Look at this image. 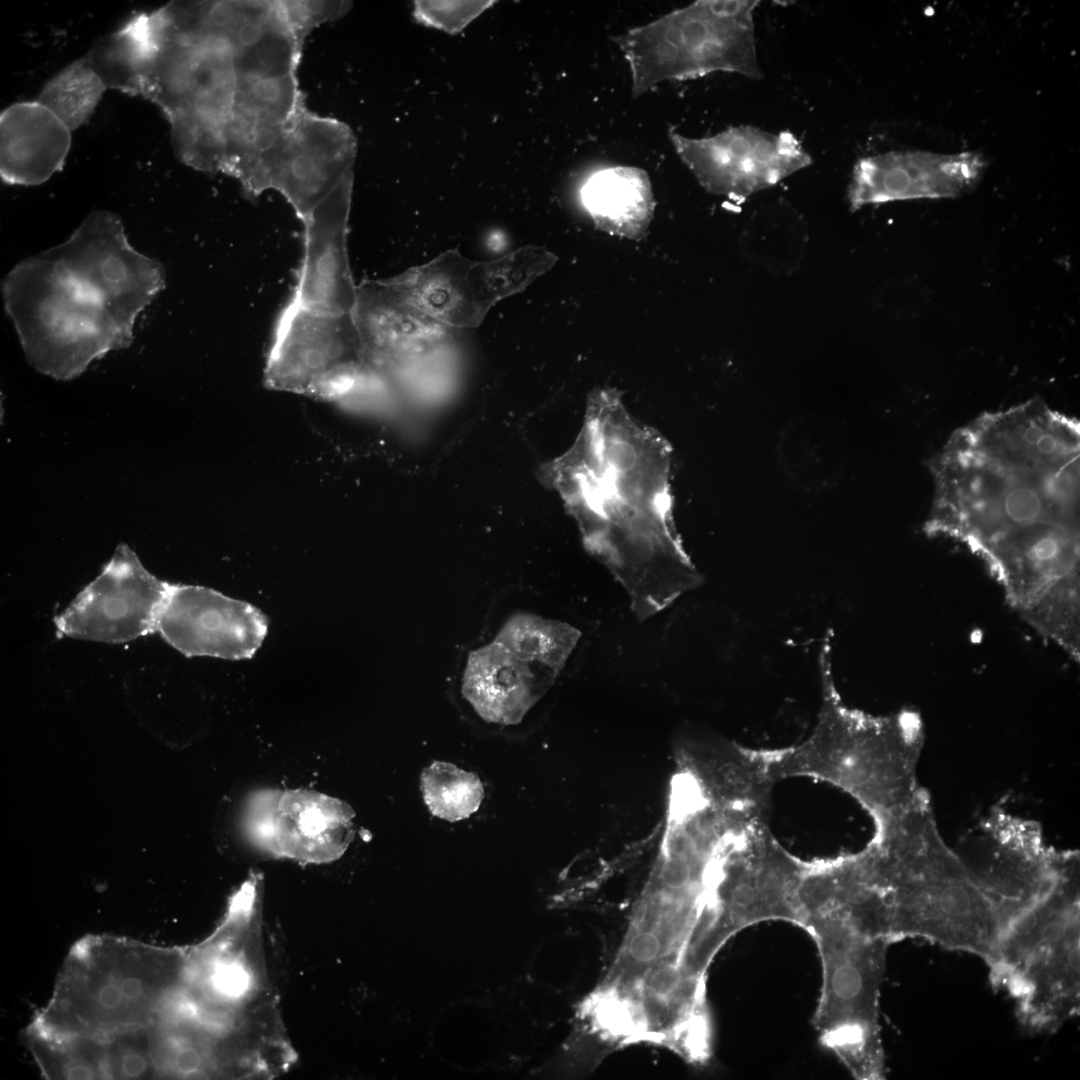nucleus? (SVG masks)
I'll return each instance as SVG.
<instances>
[{"instance_id": "nucleus-16", "label": "nucleus", "mask_w": 1080, "mask_h": 1080, "mask_svg": "<svg viewBox=\"0 0 1080 1080\" xmlns=\"http://www.w3.org/2000/svg\"><path fill=\"white\" fill-rule=\"evenodd\" d=\"M169 587L121 544L96 579L54 618L57 632L113 644L157 632Z\"/></svg>"}, {"instance_id": "nucleus-27", "label": "nucleus", "mask_w": 1080, "mask_h": 1080, "mask_svg": "<svg viewBox=\"0 0 1080 1080\" xmlns=\"http://www.w3.org/2000/svg\"><path fill=\"white\" fill-rule=\"evenodd\" d=\"M156 49L154 13L142 12L98 38L84 57L106 89L134 96L141 94Z\"/></svg>"}, {"instance_id": "nucleus-30", "label": "nucleus", "mask_w": 1080, "mask_h": 1080, "mask_svg": "<svg viewBox=\"0 0 1080 1080\" xmlns=\"http://www.w3.org/2000/svg\"><path fill=\"white\" fill-rule=\"evenodd\" d=\"M420 789L431 815L451 823L470 818L485 796L476 773L446 761H434L422 770Z\"/></svg>"}, {"instance_id": "nucleus-10", "label": "nucleus", "mask_w": 1080, "mask_h": 1080, "mask_svg": "<svg viewBox=\"0 0 1080 1080\" xmlns=\"http://www.w3.org/2000/svg\"><path fill=\"white\" fill-rule=\"evenodd\" d=\"M807 865L778 842L766 822L741 835L715 869L689 942L690 962L706 970L729 937L761 922L802 927L799 890Z\"/></svg>"}, {"instance_id": "nucleus-24", "label": "nucleus", "mask_w": 1080, "mask_h": 1080, "mask_svg": "<svg viewBox=\"0 0 1080 1080\" xmlns=\"http://www.w3.org/2000/svg\"><path fill=\"white\" fill-rule=\"evenodd\" d=\"M71 130L39 101L16 102L0 114V174L5 183L33 186L60 171Z\"/></svg>"}, {"instance_id": "nucleus-31", "label": "nucleus", "mask_w": 1080, "mask_h": 1080, "mask_svg": "<svg viewBox=\"0 0 1080 1080\" xmlns=\"http://www.w3.org/2000/svg\"><path fill=\"white\" fill-rule=\"evenodd\" d=\"M105 90L98 75L82 57L53 76L36 100L73 131L89 119Z\"/></svg>"}, {"instance_id": "nucleus-33", "label": "nucleus", "mask_w": 1080, "mask_h": 1080, "mask_svg": "<svg viewBox=\"0 0 1080 1080\" xmlns=\"http://www.w3.org/2000/svg\"><path fill=\"white\" fill-rule=\"evenodd\" d=\"M421 4L417 5L416 10L418 16L420 15L419 18L436 26L442 19L447 17L440 27L453 31L461 29L473 16H476L481 6H487L486 2L484 4L480 2L475 4L470 2H422Z\"/></svg>"}, {"instance_id": "nucleus-19", "label": "nucleus", "mask_w": 1080, "mask_h": 1080, "mask_svg": "<svg viewBox=\"0 0 1080 1080\" xmlns=\"http://www.w3.org/2000/svg\"><path fill=\"white\" fill-rule=\"evenodd\" d=\"M983 157L966 151L942 154L889 151L859 159L847 190L852 211L895 201L956 197L982 174Z\"/></svg>"}, {"instance_id": "nucleus-14", "label": "nucleus", "mask_w": 1080, "mask_h": 1080, "mask_svg": "<svg viewBox=\"0 0 1080 1080\" xmlns=\"http://www.w3.org/2000/svg\"><path fill=\"white\" fill-rule=\"evenodd\" d=\"M668 138L706 191L731 200L775 186L811 164V156L789 131L740 125L709 137L692 138L670 128Z\"/></svg>"}, {"instance_id": "nucleus-32", "label": "nucleus", "mask_w": 1080, "mask_h": 1080, "mask_svg": "<svg viewBox=\"0 0 1080 1080\" xmlns=\"http://www.w3.org/2000/svg\"><path fill=\"white\" fill-rule=\"evenodd\" d=\"M304 101L297 74L278 80H237L233 109L287 123Z\"/></svg>"}, {"instance_id": "nucleus-25", "label": "nucleus", "mask_w": 1080, "mask_h": 1080, "mask_svg": "<svg viewBox=\"0 0 1080 1080\" xmlns=\"http://www.w3.org/2000/svg\"><path fill=\"white\" fill-rule=\"evenodd\" d=\"M473 261L458 249L410 268L391 282L427 316L452 329L480 325L488 310L474 282Z\"/></svg>"}, {"instance_id": "nucleus-18", "label": "nucleus", "mask_w": 1080, "mask_h": 1080, "mask_svg": "<svg viewBox=\"0 0 1080 1080\" xmlns=\"http://www.w3.org/2000/svg\"><path fill=\"white\" fill-rule=\"evenodd\" d=\"M558 676V672L521 659L488 637L463 656L455 695L472 722L496 733L518 726Z\"/></svg>"}, {"instance_id": "nucleus-4", "label": "nucleus", "mask_w": 1080, "mask_h": 1080, "mask_svg": "<svg viewBox=\"0 0 1080 1080\" xmlns=\"http://www.w3.org/2000/svg\"><path fill=\"white\" fill-rule=\"evenodd\" d=\"M822 704L817 723L802 743L773 749V778L810 777L850 795L869 814L874 831L908 808L923 787L917 769L924 732L916 713L872 716L839 696L827 644L820 653Z\"/></svg>"}, {"instance_id": "nucleus-5", "label": "nucleus", "mask_w": 1080, "mask_h": 1080, "mask_svg": "<svg viewBox=\"0 0 1080 1080\" xmlns=\"http://www.w3.org/2000/svg\"><path fill=\"white\" fill-rule=\"evenodd\" d=\"M867 844L891 888L895 942L920 938L985 963L991 959L999 922L943 839L925 788Z\"/></svg>"}, {"instance_id": "nucleus-28", "label": "nucleus", "mask_w": 1080, "mask_h": 1080, "mask_svg": "<svg viewBox=\"0 0 1080 1080\" xmlns=\"http://www.w3.org/2000/svg\"><path fill=\"white\" fill-rule=\"evenodd\" d=\"M489 637L519 658L561 673L580 633L561 620L518 611L495 624Z\"/></svg>"}, {"instance_id": "nucleus-15", "label": "nucleus", "mask_w": 1080, "mask_h": 1080, "mask_svg": "<svg viewBox=\"0 0 1080 1080\" xmlns=\"http://www.w3.org/2000/svg\"><path fill=\"white\" fill-rule=\"evenodd\" d=\"M71 273L90 284L122 324L135 320L165 286L164 269L129 243L120 218L93 211L64 243L49 249Z\"/></svg>"}, {"instance_id": "nucleus-11", "label": "nucleus", "mask_w": 1080, "mask_h": 1080, "mask_svg": "<svg viewBox=\"0 0 1080 1080\" xmlns=\"http://www.w3.org/2000/svg\"><path fill=\"white\" fill-rule=\"evenodd\" d=\"M268 388L349 402L384 393L353 314H334L292 300L280 312L264 369Z\"/></svg>"}, {"instance_id": "nucleus-29", "label": "nucleus", "mask_w": 1080, "mask_h": 1080, "mask_svg": "<svg viewBox=\"0 0 1080 1080\" xmlns=\"http://www.w3.org/2000/svg\"><path fill=\"white\" fill-rule=\"evenodd\" d=\"M545 247L526 245L490 261L473 262L472 274L488 310L498 301L524 291L557 262Z\"/></svg>"}, {"instance_id": "nucleus-23", "label": "nucleus", "mask_w": 1080, "mask_h": 1080, "mask_svg": "<svg viewBox=\"0 0 1080 1080\" xmlns=\"http://www.w3.org/2000/svg\"><path fill=\"white\" fill-rule=\"evenodd\" d=\"M772 749L737 744L694 746L684 754V771L713 804L765 818L776 780L770 771Z\"/></svg>"}, {"instance_id": "nucleus-3", "label": "nucleus", "mask_w": 1080, "mask_h": 1080, "mask_svg": "<svg viewBox=\"0 0 1080 1080\" xmlns=\"http://www.w3.org/2000/svg\"><path fill=\"white\" fill-rule=\"evenodd\" d=\"M188 962L189 950L106 935L78 941L30 1026L31 1042L97 1044L161 1030L185 987Z\"/></svg>"}, {"instance_id": "nucleus-22", "label": "nucleus", "mask_w": 1080, "mask_h": 1080, "mask_svg": "<svg viewBox=\"0 0 1080 1080\" xmlns=\"http://www.w3.org/2000/svg\"><path fill=\"white\" fill-rule=\"evenodd\" d=\"M352 186L351 170L302 221L304 255L290 300L304 307L334 314L353 313L357 285L347 251Z\"/></svg>"}, {"instance_id": "nucleus-8", "label": "nucleus", "mask_w": 1080, "mask_h": 1080, "mask_svg": "<svg viewBox=\"0 0 1080 1080\" xmlns=\"http://www.w3.org/2000/svg\"><path fill=\"white\" fill-rule=\"evenodd\" d=\"M759 1L697 0L612 37L631 72L637 98L669 80L716 72L760 79L754 12Z\"/></svg>"}, {"instance_id": "nucleus-26", "label": "nucleus", "mask_w": 1080, "mask_h": 1080, "mask_svg": "<svg viewBox=\"0 0 1080 1080\" xmlns=\"http://www.w3.org/2000/svg\"><path fill=\"white\" fill-rule=\"evenodd\" d=\"M581 199L597 229L634 241L647 237L656 202L642 168L615 166L594 173L584 184Z\"/></svg>"}, {"instance_id": "nucleus-20", "label": "nucleus", "mask_w": 1080, "mask_h": 1080, "mask_svg": "<svg viewBox=\"0 0 1080 1080\" xmlns=\"http://www.w3.org/2000/svg\"><path fill=\"white\" fill-rule=\"evenodd\" d=\"M355 813L345 802L311 790L268 792L252 812L255 837L272 853L304 862L340 857L353 838Z\"/></svg>"}, {"instance_id": "nucleus-1", "label": "nucleus", "mask_w": 1080, "mask_h": 1080, "mask_svg": "<svg viewBox=\"0 0 1080 1080\" xmlns=\"http://www.w3.org/2000/svg\"><path fill=\"white\" fill-rule=\"evenodd\" d=\"M926 528L1030 582L1076 574L1080 422L1032 398L955 430L929 463Z\"/></svg>"}, {"instance_id": "nucleus-7", "label": "nucleus", "mask_w": 1080, "mask_h": 1080, "mask_svg": "<svg viewBox=\"0 0 1080 1080\" xmlns=\"http://www.w3.org/2000/svg\"><path fill=\"white\" fill-rule=\"evenodd\" d=\"M3 297L28 361L58 380L80 375L93 360L127 347L133 338L49 250L6 275Z\"/></svg>"}, {"instance_id": "nucleus-2", "label": "nucleus", "mask_w": 1080, "mask_h": 1080, "mask_svg": "<svg viewBox=\"0 0 1080 1080\" xmlns=\"http://www.w3.org/2000/svg\"><path fill=\"white\" fill-rule=\"evenodd\" d=\"M671 446L638 421L614 387L593 389L574 443L543 464L583 544L623 585L641 618L701 582L672 513Z\"/></svg>"}, {"instance_id": "nucleus-6", "label": "nucleus", "mask_w": 1080, "mask_h": 1080, "mask_svg": "<svg viewBox=\"0 0 1080 1080\" xmlns=\"http://www.w3.org/2000/svg\"><path fill=\"white\" fill-rule=\"evenodd\" d=\"M1079 862L1078 852L1039 901L1002 927L986 964L1032 1033H1054L1080 1011Z\"/></svg>"}, {"instance_id": "nucleus-9", "label": "nucleus", "mask_w": 1080, "mask_h": 1080, "mask_svg": "<svg viewBox=\"0 0 1080 1080\" xmlns=\"http://www.w3.org/2000/svg\"><path fill=\"white\" fill-rule=\"evenodd\" d=\"M803 928L814 939L822 966L813 1017L820 1042L854 1078H885L879 1006L891 943L833 917L810 918Z\"/></svg>"}, {"instance_id": "nucleus-13", "label": "nucleus", "mask_w": 1080, "mask_h": 1080, "mask_svg": "<svg viewBox=\"0 0 1080 1080\" xmlns=\"http://www.w3.org/2000/svg\"><path fill=\"white\" fill-rule=\"evenodd\" d=\"M355 151L346 124L313 113L304 101L282 137L240 184L251 197L278 191L303 221L352 170Z\"/></svg>"}, {"instance_id": "nucleus-21", "label": "nucleus", "mask_w": 1080, "mask_h": 1080, "mask_svg": "<svg viewBox=\"0 0 1080 1080\" xmlns=\"http://www.w3.org/2000/svg\"><path fill=\"white\" fill-rule=\"evenodd\" d=\"M352 314L370 366L388 385L409 363L447 343L454 331L420 311L390 278L357 285Z\"/></svg>"}, {"instance_id": "nucleus-17", "label": "nucleus", "mask_w": 1080, "mask_h": 1080, "mask_svg": "<svg viewBox=\"0 0 1080 1080\" xmlns=\"http://www.w3.org/2000/svg\"><path fill=\"white\" fill-rule=\"evenodd\" d=\"M268 631L265 615L247 602L202 586L170 584L157 632L188 657L251 658Z\"/></svg>"}, {"instance_id": "nucleus-12", "label": "nucleus", "mask_w": 1080, "mask_h": 1080, "mask_svg": "<svg viewBox=\"0 0 1080 1080\" xmlns=\"http://www.w3.org/2000/svg\"><path fill=\"white\" fill-rule=\"evenodd\" d=\"M1002 927L1039 901L1076 850L1046 843L1042 826L994 807L954 849Z\"/></svg>"}]
</instances>
